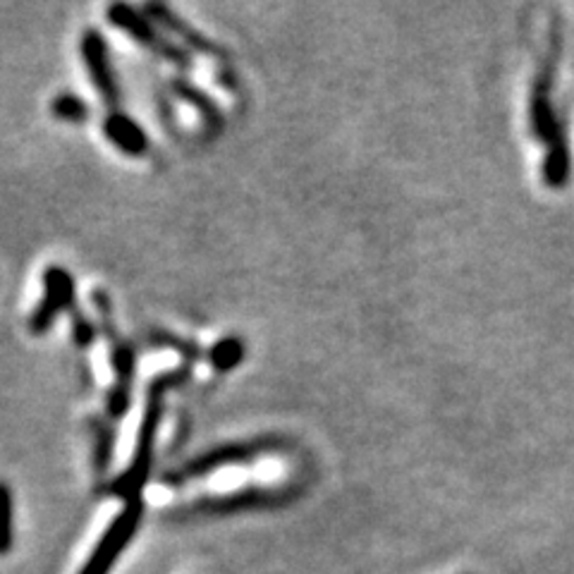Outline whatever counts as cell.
<instances>
[{
    "label": "cell",
    "mask_w": 574,
    "mask_h": 574,
    "mask_svg": "<svg viewBox=\"0 0 574 574\" xmlns=\"http://www.w3.org/2000/svg\"><path fill=\"white\" fill-rule=\"evenodd\" d=\"M176 89H178V93H180V97H182L187 103H192L194 109H196L199 113H202L206 125L221 127V111H218V105L213 103V101L206 97V93H202L196 87H192L190 82H184V79H178Z\"/></svg>",
    "instance_id": "obj_14"
},
{
    "label": "cell",
    "mask_w": 574,
    "mask_h": 574,
    "mask_svg": "<svg viewBox=\"0 0 574 574\" xmlns=\"http://www.w3.org/2000/svg\"><path fill=\"white\" fill-rule=\"evenodd\" d=\"M146 15L154 18L161 22L164 26H168L170 32H176L178 36H182L184 44H190L194 50L199 53H216V46H213L211 42H206V38L202 34H196L192 26H187L176 12H170L166 5H146Z\"/></svg>",
    "instance_id": "obj_10"
},
{
    "label": "cell",
    "mask_w": 574,
    "mask_h": 574,
    "mask_svg": "<svg viewBox=\"0 0 574 574\" xmlns=\"http://www.w3.org/2000/svg\"><path fill=\"white\" fill-rule=\"evenodd\" d=\"M572 172V161H570V151L567 144H558L553 149L545 151L543 158V182L553 187V190H560L565 187Z\"/></svg>",
    "instance_id": "obj_12"
},
{
    "label": "cell",
    "mask_w": 574,
    "mask_h": 574,
    "mask_svg": "<svg viewBox=\"0 0 574 574\" xmlns=\"http://www.w3.org/2000/svg\"><path fill=\"white\" fill-rule=\"evenodd\" d=\"M182 373H166V376L156 379L149 389V399H146V412L139 426L137 436V450L132 455V462L127 470L120 474L117 482L113 484V493L120 498L137 500L142 496V488L149 482L151 466H154V450H156V434L161 426L164 417V393L170 389L172 383L180 381Z\"/></svg>",
    "instance_id": "obj_1"
},
{
    "label": "cell",
    "mask_w": 574,
    "mask_h": 574,
    "mask_svg": "<svg viewBox=\"0 0 574 574\" xmlns=\"http://www.w3.org/2000/svg\"><path fill=\"white\" fill-rule=\"evenodd\" d=\"M12 549V493L0 484V555Z\"/></svg>",
    "instance_id": "obj_16"
},
{
    "label": "cell",
    "mask_w": 574,
    "mask_h": 574,
    "mask_svg": "<svg viewBox=\"0 0 574 574\" xmlns=\"http://www.w3.org/2000/svg\"><path fill=\"white\" fill-rule=\"evenodd\" d=\"M127 409H130V389L113 385V391L109 395V414L113 419H120Z\"/></svg>",
    "instance_id": "obj_18"
},
{
    "label": "cell",
    "mask_w": 574,
    "mask_h": 574,
    "mask_svg": "<svg viewBox=\"0 0 574 574\" xmlns=\"http://www.w3.org/2000/svg\"><path fill=\"white\" fill-rule=\"evenodd\" d=\"M278 503H285L283 491L245 488V491L230 493V496L196 503L192 510L209 513V515H228V513H239V510H257V507H269V505H278Z\"/></svg>",
    "instance_id": "obj_8"
},
{
    "label": "cell",
    "mask_w": 574,
    "mask_h": 574,
    "mask_svg": "<svg viewBox=\"0 0 574 574\" xmlns=\"http://www.w3.org/2000/svg\"><path fill=\"white\" fill-rule=\"evenodd\" d=\"M93 438H97V443H93V470L103 474L109 470L115 448L111 426H105L103 421H93Z\"/></svg>",
    "instance_id": "obj_15"
},
{
    "label": "cell",
    "mask_w": 574,
    "mask_h": 574,
    "mask_svg": "<svg viewBox=\"0 0 574 574\" xmlns=\"http://www.w3.org/2000/svg\"><path fill=\"white\" fill-rule=\"evenodd\" d=\"M144 517V503L142 498L130 500L120 515L113 519L111 527L105 529L99 545L93 549L85 567L79 570V574H111L113 565L117 563V558L123 555V551L130 545L132 537H135L139 522Z\"/></svg>",
    "instance_id": "obj_2"
},
{
    "label": "cell",
    "mask_w": 574,
    "mask_h": 574,
    "mask_svg": "<svg viewBox=\"0 0 574 574\" xmlns=\"http://www.w3.org/2000/svg\"><path fill=\"white\" fill-rule=\"evenodd\" d=\"M75 306V278L60 269L50 266L44 273V297L38 302L30 318V330L34 336H44L56 324V318Z\"/></svg>",
    "instance_id": "obj_4"
},
{
    "label": "cell",
    "mask_w": 574,
    "mask_h": 574,
    "mask_svg": "<svg viewBox=\"0 0 574 574\" xmlns=\"http://www.w3.org/2000/svg\"><path fill=\"white\" fill-rule=\"evenodd\" d=\"M549 87H551L549 79H541V82L533 85L529 99V127L533 139H539L541 144L549 146V149H553L558 144H565V135H563V125H560V120L555 115L553 101L549 97Z\"/></svg>",
    "instance_id": "obj_7"
},
{
    "label": "cell",
    "mask_w": 574,
    "mask_h": 574,
    "mask_svg": "<svg viewBox=\"0 0 574 574\" xmlns=\"http://www.w3.org/2000/svg\"><path fill=\"white\" fill-rule=\"evenodd\" d=\"M105 137L113 146H117L120 151L127 156H144L149 151V139H146V132L142 130L139 123H135L130 115L113 111L103 123Z\"/></svg>",
    "instance_id": "obj_9"
},
{
    "label": "cell",
    "mask_w": 574,
    "mask_h": 574,
    "mask_svg": "<svg viewBox=\"0 0 574 574\" xmlns=\"http://www.w3.org/2000/svg\"><path fill=\"white\" fill-rule=\"evenodd\" d=\"M278 448H280V443L275 438H257V440H247V443H230V446L213 448V450L204 452V455L192 460L182 472H178L176 482H184V479H192V476H204V474H209L213 470H221V466H228V464H245V462H251L254 458L263 455V452H271Z\"/></svg>",
    "instance_id": "obj_5"
},
{
    "label": "cell",
    "mask_w": 574,
    "mask_h": 574,
    "mask_svg": "<svg viewBox=\"0 0 574 574\" xmlns=\"http://www.w3.org/2000/svg\"><path fill=\"white\" fill-rule=\"evenodd\" d=\"M109 20L120 32H125L127 36L135 38V42L142 44L144 48L158 53V56L176 65V68L182 70L192 68V58L187 56L180 46L172 44L170 38H166L161 32H158L156 24L135 8H130L125 3H115L109 8Z\"/></svg>",
    "instance_id": "obj_3"
},
{
    "label": "cell",
    "mask_w": 574,
    "mask_h": 574,
    "mask_svg": "<svg viewBox=\"0 0 574 574\" xmlns=\"http://www.w3.org/2000/svg\"><path fill=\"white\" fill-rule=\"evenodd\" d=\"M82 58H85V68L91 77L93 87L101 91L103 101L115 109L120 103V87H117V79L115 72L111 68V58H109V46H105L103 36L97 30H89L82 36Z\"/></svg>",
    "instance_id": "obj_6"
},
{
    "label": "cell",
    "mask_w": 574,
    "mask_h": 574,
    "mask_svg": "<svg viewBox=\"0 0 574 574\" xmlns=\"http://www.w3.org/2000/svg\"><path fill=\"white\" fill-rule=\"evenodd\" d=\"M245 354H247L245 340L237 338V336H228V338H221L216 345L211 347L209 362L216 371L228 373V371H235L239 364H243Z\"/></svg>",
    "instance_id": "obj_11"
},
{
    "label": "cell",
    "mask_w": 574,
    "mask_h": 574,
    "mask_svg": "<svg viewBox=\"0 0 574 574\" xmlns=\"http://www.w3.org/2000/svg\"><path fill=\"white\" fill-rule=\"evenodd\" d=\"M50 113L53 117L63 120V123L82 125L89 120V105L85 99L75 97V93H60V97L50 101Z\"/></svg>",
    "instance_id": "obj_13"
},
{
    "label": "cell",
    "mask_w": 574,
    "mask_h": 574,
    "mask_svg": "<svg viewBox=\"0 0 574 574\" xmlns=\"http://www.w3.org/2000/svg\"><path fill=\"white\" fill-rule=\"evenodd\" d=\"M72 314V338L79 347H89L93 342V338H97V328L91 326L89 318L82 314V312H77L75 306L70 309Z\"/></svg>",
    "instance_id": "obj_17"
}]
</instances>
